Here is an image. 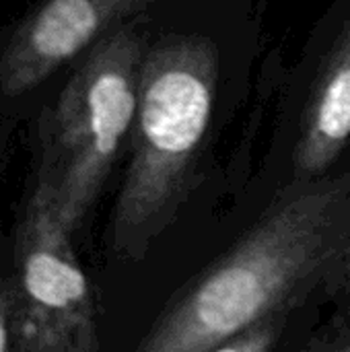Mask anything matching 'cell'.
I'll list each match as a JSON object with an SVG mask.
<instances>
[{"instance_id":"6da1fadb","label":"cell","mask_w":350,"mask_h":352,"mask_svg":"<svg viewBox=\"0 0 350 352\" xmlns=\"http://www.w3.org/2000/svg\"><path fill=\"white\" fill-rule=\"evenodd\" d=\"M350 293V171L295 179L157 316L142 352H215L239 328Z\"/></svg>"},{"instance_id":"7a4b0ae2","label":"cell","mask_w":350,"mask_h":352,"mask_svg":"<svg viewBox=\"0 0 350 352\" xmlns=\"http://www.w3.org/2000/svg\"><path fill=\"white\" fill-rule=\"evenodd\" d=\"M219 64L206 35L175 33L146 47L130 163L111 214L116 256L142 260L188 200L212 120Z\"/></svg>"},{"instance_id":"3957f363","label":"cell","mask_w":350,"mask_h":352,"mask_svg":"<svg viewBox=\"0 0 350 352\" xmlns=\"http://www.w3.org/2000/svg\"><path fill=\"white\" fill-rule=\"evenodd\" d=\"M144 52L134 27L109 31L89 47L47 120L39 179L52 190L68 233L80 227L130 140Z\"/></svg>"},{"instance_id":"277c9868","label":"cell","mask_w":350,"mask_h":352,"mask_svg":"<svg viewBox=\"0 0 350 352\" xmlns=\"http://www.w3.org/2000/svg\"><path fill=\"white\" fill-rule=\"evenodd\" d=\"M54 194L37 182L17 229V307L12 351L95 352L97 326L89 283Z\"/></svg>"},{"instance_id":"5b68a950","label":"cell","mask_w":350,"mask_h":352,"mask_svg":"<svg viewBox=\"0 0 350 352\" xmlns=\"http://www.w3.org/2000/svg\"><path fill=\"white\" fill-rule=\"evenodd\" d=\"M157 0H43L0 54V89L21 95Z\"/></svg>"},{"instance_id":"8992f818","label":"cell","mask_w":350,"mask_h":352,"mask_svg":"<svg viewBox=\"0 0 350 352\" xmlns=\"http://www.w3.org/2000/svg\"><path fill=\"white\" fill-rule=\"evenodd\" d=\"M350 140V16L311 87L295 146V179L328 173Z\"/></svg>"},{"instance_id":"52a82bcc","label":"cell","mask_w":350,"mask_h":352,"mask_svg":"<svg viewBox=\"0 0 350 352\" xmlns=\"http://www.w3.org/2000/svg\"><path fill=\"white\" fill-rule=\"evenodd\" d=\"M285 320L264 318L239 328L233 336L221 342L215 352H266L274 349L281 338Z\"/></svg>"},{"instance_id":"ba28073f","label":"cell","mask_w":350,"mask_h":352,"mask_svg":"<svg viewBox=\"0 0 350 352\" xmlns=\"http://www.w3.org/2000/svg\"><path fill=\"white\" fill-rule=\"evenodd\" d=\"M14 307H17L14 278L0 276V352L12 349Z\"/></svg>"},{"instance_id":"9c48e42d","label":"cell","mask_w":350,"mask_h":352,"mask_svg":"<svg viewBox=\"0 0 350 352\" xmlns=\"http://www.w3.org/2000/svg\"><path fill=\"white\" fill-rule=\"evenodd\" d=\"M322 349H330V351H347L350 352V324L328 344H324Z\"/></svg>"}]
</instances>
